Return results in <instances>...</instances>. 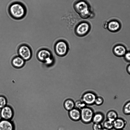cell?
Here are the masks:
<instances>
[{"label":"cell","instance_id":"obj_1","mask_svg":"<svg viewBox=\"0 0 130 130\" xmlns=\"http://www.w3.org/2000/svg\"><path fill=\"white\" fill-rule=\"evenodd\" d=\"M9 15L15 20H20L25 17L27 12L26 6L22 3L15 2L10 4L8 8Z\"/></svg>","mask_w":130,"mask_h":130},{"label":"cell","instance_id":"obj_2","mask_svg":"<svg viewBox=\"0 0 130 130\" xmlns=\"http://www.w3.org/2000/svg\"><path fill=\"white\" fill-rule=\"evenodd\" d=\"M74 7L75 11L82 18H87L91 15L92 12L90 6L84 1H77L74 4Z\"/></svg>","mask_w":130,"mask_h":130},{"label":"cell","instance_id":"obj_3","mask_svg":"<svg viewBox=\"0 0 130 130\" xmlns=\"http://www.w3.org/2000/svg\"><path fill=\"white\" fill-rule=\"evenodd\" d=\"M37 57L39 61L47 66L51 64L53 61L51 52L45 48L39 50L37 53Z\"/></svg>","mask_w":130,"mask_h":130},{"label":"cell","instance_id":"obj_4","mask_svg":"<svg viewBox=\"0 0 130 130\" xmlns=\"http://www.w3.org/2000/svg\"><path fill=\"white\" fill-rule=\"evenodd\" d=\"M80 120L85 124H89L92 121L94 113L92 109L85 107L80 110Z\"/></svg>","mask_w":130,"mask_h":130},{"label":"cell","instance_id":"obj_5","mask_svg":"<svg viewBox=\"0 0 130 130\" xmlns=\"http://www.w3.org/2000/svg\"><path fill=\"white\" fill-rule=\"evenodd\" d=\"M18 56L25 61L30 60L32 56V51L30 47L27 45H20L18 50Z\"/></svg>","mask_w":130,"mask_h":130},{"label":"cell","instance_id":"obj_6","mask_svg":"<svg viewBox=\"0 0 130 130\" xmlns=\"http://www.w3.org/2000/svg\"><path fill=\"white\" fill-rule=\"evenodd\" d=\"M97 96L94 93L88 91L85 93L82 96V101L86 105H91L94 104L95 99Z\"/></svg>","mask_w":130,"mask_h":130},{"label":"cell","instance_id":"obj_7","mask_svg":"<svg viewBox=\"0 0 130 130\" xmlns=\"http://www.w3.org/2000/svg\"><path fill=\"white\" fill-rule=\"evenodd\" d=\"M90 26L86 22H82L79 23L76 26L75 31L77 35L82 36L86 34L89 30Z\"/></svg>","mask_w":130,"mask_h":130},{"label":"cell","instance_id":"obj_8","mask_svg":"<svg viewBox=\"0 0 130 130\" xmlns=\"http://www.w3.org/2000/svg\"><path fill=\"white\" fill-rule=\"evenodd\" d=\"M68 45L67 43L63 41L57 42L55 46L56 53L58 55L63 56L65 55L68 51Z\"/></svg>","mask_w":130,"mask_h":130},{"label":"cell","instance_id":"obj_9","mask_svg":"<svg viewBox=\"0 0 130 130\" xmlns=\"http://www.w3.org/2000/svg\"><path fill=\"white\" fill-rule=\"evenodd\" d=\"M127 50L125 46L121 44H118L114 46L112 48L114 54L118 57H123Z\"/></svg>","mask_w":130,"mask_h":130},{"label":"cell","instance_id":"obj_10","mask_svg":"<svg viewBox=\"0 0 130 130\" xmlns=\"http://www.w3.org/2000/svg\"><path fill=\"white\" fill-rule=\"evenodd\" d=\"M13 115V110L10 106H6L1 109L0 115L3 120H9L12 118Z\"/></svg>","mask_w":130,"mask_h":130},{"label":"cell","instance_id":"obj_11","mask_svg":"<svg viewBox=\"0 0 130 130\" xmlns=\"http://www.w3.org/2000/svg\"><path fill=\"white\" fill-rule=\"evenodd\" d=\"M121 27V24L119 21L113 20L108 22L107 28L110 32H115L119 31Z\"/></svg>","mask_w":130,"mask_h":130},{"label":"cell","instance_id":"obj_12","mask_svg":"<svg viewBox=\"0 0 130 130\" xmlns=\"http://www.w3.org/2000/svg\"><path fill=\"white\" fill-rule=\"evenodd\" d=\"M127 124V121L124 119L118 117L113 122V128L116 130L123 129Z\"/></svg>","mask_w":130,"mask_h":130},{"label":"cell","instance_id":"obj_13","mask_svg":"<svg viewBox=\"0 0 130 130\" xmlns=\"http://www.w3.org/2000/svg\"><path fill=\"white\" fill-rule=\"evenodd\" d=\"M68 115L71 119L74 121L80 120V110L74 108L69 111Z\"/></svg>","mask_w":130,"mask_h":130},{"label":"cell","instance_id":"obj_14","mask_svg":"<svg viewBox=\"0 0 130 130\" xmlns=\"http://www.w3.org/2000/svg\"><path fill=\"white\" fill-rule=\"evenodd\" d=\"M11 64L12 66L17 68H20L24 65L25 61L19 56L14 57L12 59Z\"/></svg>","mask_w":130,"mask_h":130},{"label":"cell","instance_id":"obj_15","mask_svg":"<svg viewBox=\"0 0 130 130\" xmlns=\"http://www.w3.org/2000/svg\"><path fill=\"white\" fill-rule=\"evenodd\" d=\"M0 130H14V127L9 120H3L0 121Z\"/></svg>","mask_w":130,"mask_h":130},{"label":"cell","instance_id":"obj_16","mask_svg":"<svg viewBox=\"0 0 130 130\" xmlns=\"http://www.w3.org/2000/svg\"><path fill=\"white\" fill-rule=\"evenodd\" d=\"M104 114L101 112H98L94 113L92 121L94 123H101L104 120Z\"/></svg>","mask_w":130,"mask_h":130},{"label":"cell","instance_id":"obj_17","mask_svg":"<svg viewBox=\"0 0 130 130\" xmlns=\"http://www.w3.org/2000/svg\"><path fill=\"white\" fill-rule=\"evenodd\" d=\"M63 106L65 109L69 111L75 108V102L72 99H67L64 101Z\"/></svg>","mask_w":130,"mask_h":130},{"label":"cell","instance_id":"obj_18","mask_svg":"<svg viewBox=\"0 0 130 130\" xmlns=\"http://www.w3.org/2000/svg\"><path fill=\"white\" fill-rule=\"evenodd\" d=\"M106 116L107 120L113 122L118 117V115L116 111L110 110L107 112Z\"/></svg>","mask_w":130,"mask_h":130},{"label":"cell","instance_id":"obj_19","mask_svg":"<svg viewBox=\"0 0 130 130\" xmlns=\"http://www.w3.org/2000/svg\"><path fill=\"white\" fill-rule=\"evenodd\" d=\"M123 113L125 115H130V100L127 101L122 108Z\"/></svg>","mask_w":130,"mask_h":130},{"label":"cell","instance_id":"obj_20","mask_svg":"<svg viewBox=\"0 0 130 130\" xmlns=\"http://www.w3.org/2000/svg\"><path fill=\"white\" fill-rule=\"evenodd\" d=\"M103 126V128L110 130L113 128V122L107 119L104 122Z\"/></svg>","mask_w":130,"mask_h":130},{"label":"cell","instance_id":"obj_21","mask_svg":"<svg viewBox=\"0 0 130 130\" xmlns=\"http://www.w3.org/2000/svg\"><path fill=\"white\" fill-rule=\"evenodd\" d=\"M86 105L82 101L77 100L75 102V108L80 110L85 107Z\"/></svg>","mask_w":130,"mask_h":130},{"label":"cell","instance_id":"obj_22","mask_svg":"<svg viewBox=\"0 0 130 130\" xmlns=\"http://www.w3.org/2000/svg\"><path fill=\"white\" fill-rule=\"evenodd\" d=\"M7 101L6 98L3 96H0V109L6 106Z\"/></svg>","mask_w":130,"mask_h":130},{"label":"cell","instance_id":"obj_23","mask_svg":"<svg viewBox=\"0 0 130 130\" xmlns=\"http://www.w3.org/2000/svg\"><path fill=\"white\" fill-rule=\"evenodd\" d=\"M104 102L103 98L101 96H97L95 101L94 104L97 106H100L103 104Z\"/></svg>","mask_w":130,"mask_h":130},{"label":"cell","instance_id":"obj_24","mask_svg":"<svg viewBox=\"0 0 130 130\" xmlns=\"http://www.w3.org/2000/svg\"><path fill=\"white\" fill-rule=\"evenodd\" d=\"M92 128L93 130H101L103 127L101 123H94Z\"/></svg>","mask_w":130,"mask_h":130},{"label":"cell","instance_id":"obj_25","mask_svg":"<svg viewBox=\"0 0 130 130\" xmlns=\"http://www.w3.org/2000/svg\"><path fill=\"white\" fill-rule=\"evenodd\" d=\"M123 57L124 59L126 62L130 63V50L127 51Z\"/></svg>","mask_w":130,"mask_h":130},{"label":"cell","instance_id":"obj_26","mask_svg":"<svg viewBox=\"0 0 130 130\" xmlns=\"http://www.w3.org/2000/svg\"><path fill=\"white\" fill-rule=\"evenodd\" d=\"M126 70L128 73L130 75V63L127 66Z\"/></svg>","mask_w":130,"mask_h":130},{"label":"cell","instance_id":"obj_27","mask_svg":"<svg viewBox=\"0 0 130 130\" xmlns=\"http://www.w3.org/2000/svg\"><path fill=\"white\" fill-rule=\"evenodd\" d=\"M101 130H110L109 129H108L105 128H104L103 127V128Z\"/></svg>","mask_w":130,"mask_h":130},{"label":"cell","instance_id":"obj_28","mask_svg":"<svg viewBox=\"0 0 130 130\" xmlns=\"http://www.w3.org/2000/svg\"><path fill=\"white\" fill-rule=\"evenodd\" d=\"M118 130H124V129H122Z\"/></svg>","mask_w":130,"mask_h":130},{"label":"cell","instance_id":"obj_29","mask_svg":"<svg viewBox=\"0 0 130 130\" xmlns=\"http://www.w3.org/2000/svg\"><path fill=\"white\" fill-rule=\"evenodd\" d=\"M129 126H130V123Z\"/></svg>","mask_w":130,"mask_h":130},{"label":"cell","instance_id":"obj_30","mask_svg":"<svg viewBox=\"0 0 130 130\" xmlns=\"http://www.w3.org/2000/svg\"><path fill=\"white\" fill-rule=\"evenodd\" d=\"M0 119H1V118H0Z\"/></svg>","mask_w":130,"mask_h":130}]
</instances>
